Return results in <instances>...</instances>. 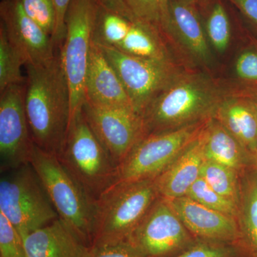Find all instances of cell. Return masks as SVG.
<instances>
[{"instance_id": "ffe728a7", "label": "cell", "mask_w": 257, "mask_h": 257, "mask_svg": "<svg viewBox=\"0 0 257 257\" xmlns=\"http://www.w3.org/2000/svg\"><path fill=\"white\" fill-rule=\"evenodd\" d=\"M205 160L234 169L239 173L253 167V157L214 117L200 133Z\"/></svg>"}, {"instance_id": "ac0fdd59", "label": "cell", "mask_w": 257, "mask_h": 257, "mask_svg": "<svg viewBox=\"0 0 257 257\" xmlns=\"http://www.w3.org/2000/svg\"><path fill=\"white\" fill-rule=\"evenodd\" d=\"M204 160L199 134L165 170L154 179L160 197L167 200L184 197L200 177Z\"/></svg>"}, {"instance_id": "7402d4cb", "label": "cell", "mask_w": 257, "mask_h": 257, "mask_svg": "<svg viewBox=\"0 0 257 257\" xmlns=\"http://www.w3.org/2000/svg\"><path fill=\"white\" fill-rule=\"evenodd\" d=\"M131 21L139 20L165 33L169 24L170 0H98Z\"/></svg>"}, {"instance_id": "44dd1931", "label": "cell", "mask_w": 257, "mask_h": 257, "mask_svg": "<svg viewBox=\"0 0 257 257\" xmlns=\"http://www.w3.org/2000/svg\"><path fill=\"white\" fill-rule=\"evenodd\" d=\"M237 220L243 249L257 257V170L253 167L240 174Z\"/></svg>"}, {"instance_id": "7a4b0ae2", "label": "cell", "mask_w": 257, "mask_h": 257, "mask_svg": "<svg viewBox=\"0 0 257 257\" xmlns=\"http://www.w3.org/2000/svg\"><path fill=\"white\" fill-rule=\"evenodd\" d=\"M224 96L207 74L182 72L142 115L145 135L208 121Z\"/></svg>"}, {"instance_id": "4dcf8cb0", "label": "cell", "mask_w": 257, "mask_h": 257, "mask_svg": "<svg viewBox=\"0 0 257 257\" xmlns=\"http://www.w3.org/2000/svg\"><path fill=\"white\" fill-rule=\"evenodd\" d=\"M242 250L236 245L198 240L188 249L174 257H240Z\"/></svg>"}, {"instance_id": "d6986e66", "label": "cell", "mask_w": 257, "mask_h": 257, "mask_svg": "<svg viewBox=\"0 0 257 257\" xmlns=\"http://www.w3.org/2000/svg\"><path fill=\"white\" fill-rule=\"evenodd\" d=\"M214 118L252 157L257 153V116L246 92L224 96Z\"/></svg>"}, {"instance_id": "8992f818", "label": "cell", "mask_w": 257, "mask_h": 257, "mask_svg": "<svg viewBox=\"0 0 257 257\" xmlns=\"http://www.w3.org/2000/svg\"><path fill=\"white\" fill-rule=\"evenodd\" d=\"M0 212L25 237L59 219L31 164L2 172Z\"/></svg>"}, {"instance_id": "6da1fadb", "label": "cell", "mask_w": 257, "mask_h": 257, "mask_svg": "<svg viewBox=\"0 0 257 257\" xmlns=\"http://www.w3.org/2000/svg\"><path fill=\"white\" fill-rule=\"evenodd\" d=\"M25 67V106L32 140L59 156L70 120V96L60 55L47 64Z\"/></svg>"}, {"instance_id": "8fae6325", "label": "cell", "mask_w": 257, "mask_h": 257, "mask_svg": "<svg viewBox=\"0 0 257 257\" xmlns=\"http://www.w3.org/2000/svg\"><path fill=\"white\" fill-rule=\"evenodd\" d=\"M82 110L117 167L145 135L143 118L133 109L94 105L84 101Z\"/></svg>"}, {"instance_id": "d590c367", "label": "cell", "mask_w": 257, "mask_h": 257, "mask_svg": "<svg viewBox=\"0 0 257 257\" xmlns=\"http://www.w3.org/2000/svg\"><path fill=\"white\" fill-rule=\"evenodd\" d=\"M248 98L252 103L253 108H254L255 112L257 116V89H248L246 92Z\"/></svg>"}, {"instance_id": "1f68e13d", "label": "cell", "mask_w": 257, "mask_h": 257, "mask_svg": "<svg viewBox=\"0 0 257 257\" xmlns=\"http://www.w3.org/2000/svg\"><path fill=\"white\" fill-rule=\"evenodd\" d=\"M235 72L240 79L257 89V50L243 51L235 63Z\"/></svg>"}, {"instance_id": "9a60e30c", "label": "cell", "mask_w": 257, "mask_h": 257, "mask_svg": "<svg viewBox=\"0 0 257 257\" xmlns=\"http://www.w3.org/2000/svg\"><path fill=\"white\" fill-rule=\"evenodd\" d=\"M84 96V101L94 105L135 110L119 76L106 60L100 47L93 40L86 72Z\"/></svg>"}, {"instance_id": "f1b7e54d", "label": "cell", "mask_w": 257, "mask_h": 257, "mask_svg": "<svg viewBox=\"0 0 257 257\" xmlns=\"http://www.w3.org/2000/svg\"><path fill=\"white\" fill-rule=\"evenodd\" d=\"M24 11L45 32L53 37L56 12L53 0H20Z\"/></svg>"}, {"instance_id": "2e32d148", "label": "cell", "mask_w": 257, "mask_h": 257, "mask_svg": "<svg viewBox=\"0 0 257 257\" xmlns=\"http://www.w3.org/2000/svg\"><path fill=\"white\" fill-rule=\"evenodd\" d=\"M165 33L175 35L198 62L210 64L212 55L209 42L196 3L190 0H170L169 24Z\"/></svg>"}, {"instance_id": "484cf974", "label": "cell", "mask_w": 257, "mask_h": 257, "mask_svg": "<svg viewBox=\"0 0 257 257\" xmlns=\"http://www.w3.org/2000/svg\"><path fill=\"white\" fill-rule=\"evenodd\" d=\"M25 60L10 42L3 27L0 26V92L16 84H25L22 73Z\"/></svg>"}, {"instance_id": "277c9868", "label": "cell", "mask_w": 257, "mask_h": 257, "mask_svg": "<svg viewBox=\"0 0 257 257\" xmlns=\"http://www.w3.org/2000/svg\"><path fill=\"white\" fill-rule=\"evenodd\" d=\"M30 163L41 181L59 219L91 246L95 201L69 173L57 155L34 144Z\"/></svg>"}, {"instance_id": "30bf717a", "label": "cell", "mask_w": 257, "mask_h": 257, "mask_svg": "<svg viewBox=\"0 0 257 257\" xmlns=\"http://www.w3.org/2000/svg\"><path fill=\"white\" fill-rule=\"evenodd\" d=\"M197 241L176 214L170 201L160 197L126 241L143 257H174Z\"/></svg>"}, {"instance_id": "4fadbf2b", "label": "cell", "mask_w": 257, "mask_h": 257, "mask_svg": "<svg viewBox=\"0 0 257 257\" xmlns=\"http://www.w3.org/2000/svg\"><path fill=\"white\" fill-rule=\"evenodd\" d=\"M0 20V26L23 57L25 66L42 65L55 58L52 37L25 13L20 0H2Z\"/></svg>"}, {"instance_id": "cb8c5ba5", "label": "cell", "mask_w": 257, "mask_h": 257, "mask_svg": "<svg viewBox=\"0 0 257 257\" xmlns=\"http://www.w3.org/2000/svg\"><path fill=\"white\" fill-rule=\"evenodd\" d=\"M133 21L97 0L92 40L102 46L116 47L127 35Z\"/></svg>"}, {"instance_id": "7c38bea8", "label": "cell", "mask_w": 257, "mask_h": 257, "mask_svg": "<svg viewBox=\"0 0 257 257\" xmlns=\"http://www.w3.org/2000/svg\"><path fill=\"white\" fill-rule=\"evenodd\" d=\"M0 96V170L30 163L33 140L25 106V84L7 88Z\"/></svg>"}, {"instance_id": "52a82bcc", "label": "cell", "mask_w": 257, "mask_h": 257, "mask_svg": "<svg viewBox=\"0 0 257 257\" xmlns=\"http://www.w3.org/2000/svg\"><path fill=\"white\" fill-rule=\"evenodd\" d=\"M97 0H72L65 17L60 57L70 96V119L85 101L84 83ZM70 121V120H69Z\"/></svg>"}, {"instance_id": "e0dca14e", "label": "cell", "mask_w": 257, "mask_h": 257, "mask_svg": "<svg viewBox=\"0 0 257 257\" xmlns=\"http://www.w3.org/2000/svg\"><path fill=\"white\" fill-rule=\"evenodd\" d=\"M23 239L27 257H87L90 248L60 219Z\"/></svg>"}, {"instance_id": "4316f807", "label": "cell", "mask_w": 257, "mask_h": 257, "mask_svg": "<svg viewBox=\"0 0 257 257\" xmlns=\"http://www.w3.org/2000/svg\"><path fill=\"white\" fill-rule=\"evenodd\" d=\"M184 197L214 210L238 217V206L214 190L202 177L192 184Z\"/></svg>"}, {"instance_id": "e575fe53", "label": "cell", "mask_w": 257, "mask_h": 257, "mask_svg": "<svg viewBox=\"0 0 257 257\" xmlns=\"http://www.w3.org/2000/svg\"><path fill=\"white\" fill-rule=\"evenodd\" d=\"M243 18L257 30V0H229Z\"/></svg>"}, {"instance_id": "ba28073f", "label": "cell", "mask_w": 257, "mask_h": 257, "mask_svg": "<svg viewBox=\"0 0 257 257\" xmlns=\"http://www.w3.org/2000/svg\"><path fill=\"white\" fill-rule=\"evenodd\" d=\"M208 121L145 135L118 166L117 181L155 179L198 138Z\"/></svg>"}, {"instance_id": "603a6c76", "label": "cell", "mask_w": 257, "mask_h": 257, "mask_svg": "<svg viewBox=\"0 0 257 257\" xmlns=\"http://www.w3.org/2000/svg\"><path fill=\"white\" fill-rule=\"evenodd\" d=\"M162 33L157 29L139 20H133L127 35L114 48L127 55L150 59H170Z\"/></svg>"}, {"instance_id": "83f0119b", "label": "cell", "mask_w": 257, "mask_h": 257, "mask_svg": "<svg viewBox=\"0 0 257 257\" xmlns=\"http://www.w3.org/2000/svg\"><path fill=\"white\" fill-rule=\"evenodd\" d=\"M205 30L209 44L217 52L223 53L227 50L231 38V27L229 16L221 3H215L211 8Z\"/></svg>"}, {"instance_id": "9c48e42d", "label": "cell", "mask_w": 257, "mask_h": 257, "mask_svg": "<svg viewBox=\"0 0 257 257\" xmlns=\"http://www.w3.org/2000/svg\"><path fill=\"white\" fill-rule=\"evenodd\" d=\"M98 45L119 76L134 109L141 116L182 72L170 58H143L127 55L113 47Z\"/></svg>"}, {"instance_id": "836d02e7", "label": "cell", "mask_w": 257, "mask_h": 257, "mask_svg": "<svg viewBox=\"0 0 257 257\" xmlns=\"http://www.w3.org/2000/svg\"><path fill=\"white\" fill-rule=\"evenodd\" d=\"M72 0H53L56 12V28L52 40L56 47H60L65 36V17Z\"/></svg>"}, {"instance_id": "5b68a950", "label": "cell", "mask_w": 257, "mask_h": 257, "mask_svg": "<svg viewBox=\"0 0 257 257\" xmlns=\"http://www.w3.org/2000/svg\"><path fill=\"white\" fill-rule=\"evenodd\" d=\"M58 157L93 200L117 181V165L96 138L82 109L71 118Z\"/></svg>"}, {"instance_id": "d6a6232c", "label": "cell", "mask_w": 257, "mask_h": 257, "mask_svg": "<svg viewBox=\"0 0 257 257\" xmlns=\"http://www.w3.org/2000/svg\"><path fill=\"white\" fill-rule=\"evenodd\" d=\"M87 257H143L126 241L92 245Z\"/></svg>"}, {"instance_id": "f546056e", "label": "cell", "mask_w": 257, "mask_h": 257, "mask_svg": "<svg viewBox=\"0 0 257 257\" xmlns=\"http://www.w3.org/2000/svg\"><path fill=\"white\" fill-rule=\"evenodd\" d=\"M0 257H27L23 237L0 212Z\"/></svg>"}, {"instance_id": "8d00e7d4", "label": "cell", "mask_w": 257, "mask_h": 257, "mask_svg": "<svg viewBox=\"0 0 257 257\" xmlns=\"http://www.w3.org/2000/svg\"><path fill=\"white\" fill-rule=\"evenodd\" d=\"M253 168L256 169L257 170V153L255 154L254 155H253Z\"/></svg>"}, {"instance_id": "3957f363", "label": "cell", "mask_w": 257, "mask_h": 257, "mask_svg": "<svg viewBox=\"0 0 257 257\" xmlns=\"http://www.w3.org/2000/svg\"><path fill=\"white\" fill-rule=\"evenodd\" d=\"M159 197L154 179L115 182L95 201L92 245L126 241Z\"/></svg>"}, {"instance_id": "74e56055", "label": "cell", "mask_w": 257, "mask_h": 257, "mask_svg": "<svg viewBox=\"0 0 257 257\" xmlns=\"http://www.w3.org/2000/svg\"><path fill=\"white\" fill-rule=\"evenodd\" d=\"M190 1L193 2V3H196L197 5L199 4V3H202V2L205 1V0H190Z\"/></svg>"}, {"instance_id": "5bb4252c", "label": "cell", "mask_w": 257, "mask_h": 257, "mask_svg": "<svg viewBox=\"0 0 257 257\" xmlns=\"http://www.w3.org/2000/svg\"><path fill=\"white\" fill-rule=\"evenodd\" d=\"M169 201L179 219L196 239L229 243L242 248L236 218L205 207L189 197Z\"/></svg>"}, {"instance_id": "d4e9b609", "label": "cell", "mask_w": 257, "mask_h": 257, "mask_svg": "<svg viewBox=\"0 0 257 257\" xmlns=\"http://www.w3.org/2000/svg\"><path fill=\"white\" fill-rule=\"evenodd\" d=\"M240 174L237 171L210 160H204L200 177L223 197L239 205Z\"/></svg>"}]
</instances>
